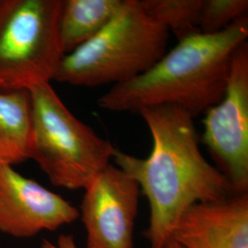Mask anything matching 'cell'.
<instances>
[{"label":"cell","instance_id":"obj_1","mask_svg":"<svg viewBox=\"0 0 248 248\" xmlns=\"http://www.w3.org/2000/svg\"><path fill=\"white\" fill-rule=\"evenodd\" d=\"M139 113L152 135L150 155L140 158L115 149L112 159L138 183L149 202L144 235L150 248H166L190 207L233 194L227 178L201 152L192 116L172 105L148 107Z\"/></svg>","mask_w":248,"mask_h":248},{"label":"cell","instance_id":"obj_2","mask_svg":"<svg viewBox=\"0 0 248 248\" xmlns=\"http://www.w3.org/2000/svg\"><path fill=\"white\" fill-rule=\"evenodd\" d=\"M248 37L245 16L219 32L182 38L149 70L112 86L98 98V107L139 112L148 107L172 105L194 118L223 98L232 54Z\"/></svg>","mask_w":248,"mask_h":248},{"label":"cell","instance_id":"obj_3","mask_svg":"<svg viewBox=\"0 0 248 248\" xmlns=\"http://www.w3.org/2000/svg\"><path fill=\"white\" fill-rule=\"evenodd\" d=\"M169 39V30L149 17L139 0H124L99 32L62 56L53 80L77 87L127 82L167 53Z\"/></svg>","mask_w":248,"mask_h":248},{"label":"cell","instance_id":"obj_4","mask_svg":"<svg viewBox=\"0 0 248 248\" xmlns=\"http://www.w3.org/2000/svg\"><path fill=\"white\" fill-rule=\"evenodd\" d=\"M34 160L53 186L85 189L112 159L115 147L63 104L51 83L30 90Z\"/></svg>","mask_w":248,"mask_h":248},{"label":"cell","instance_id":"obj_5","mask_svg":"<svg viewBox=\"0 0 248 248\" xmlns=\"http://www.w3.org/2000/svg\"><path fill=\"white\" fill-rule=\"evenodd\" d=\"M61 0L0 1V90L51 83L62 56Z\"/></svg>","mask_w":248,"mask_h":248},{"label":"cell","instance_id":"obj_6","mask_svg":"<svg viewBox=\"0 0 248 248\" xmlns=\"http://www.w3.org/2000/svg\"><path fill=\"white\" fill-rule=\"evenodd\" d=\"M202 142L233 195L248 190V44L232 54L223 98L208 108Z\"/></svg>","mask_w":248,"mask_h":248},{"label":"cell","instance_id":"obj_7","mask_svg":"<svg viewBox=\"0 0 248 248\" xmlns=\"http://www.w3.org/2000/svg\"><path fill=\"white\" fill-rule=\"evenodd\" d=\"M84 190L79 216L87 231L86 248H133L138 183L108 164Z\"/></svg>","mask_w":248,"mask_h":248},{"label":"cell","instance_id":"obj_8","mask_svg":"<svg viewBox=\"0 0 248 248\" xmlns=\"http://www.w3.org/2000/svg\"><path fill=\"white\" fill-rule=\"evenodd\" d=\"M79 218V210L62 197L0 166V232L18 238L55 231Z\"/></svg>","mask_w":248,"mask_h":248},{"label":"cell","instance_id":"obj_9","mask_svg":"<svg viewBox=\"0 0 248 248\" xmlns=\"http://www.w3.org/2000/svg\"><path fill=\"white\" fill-rule=\"evenodd\" d=\"M172 239L183 248H248V194L199 203L182 215Z\"/></svg>","mask_w":248,"mask_h":248},{"label":"cell","instance_id":"obj_10","mask_svg":"<svg viewBox=\"0 0 248 248\" xmlns=\"http://www.w3.org/2000/svg\"><path fill=\"white\" fill-rule=\"evenodd\" d=\"M32 103L28 90H0V166L30 159Z\"/></svg>","mask_w":248,"mask_h":248},{"label":"cell","instance_id":"obj_11","mask_svg":"<svg viewBox=\"0 0 248 248\" xmlns=\"http://www.w3.org/2000/svg\"><path fill=\"white\" fill-rule=\"evenodd\" d=\"M124 0H61L58 19L63 54L71 53L99 32L121 9Z\"/></svg>","mask_w":248,"mask_h":248},{"label":"cell","instance_id":"obj_12","mask_svg":"<svg viewBox=\"0 0 248 248\" xmlns=\"http://www.w3.org/2000/svg\"><path fill=\"white\" fill-rule=\"evenodd\" d=\"M144 12L177 40L198 32L203 0H139Z\"/></svg>","mask_w":248,"mask_h":248},{"label":"cell","instance_id":"obj_13","mask_svg":"<svg viewBox=\"0 0 248 248\" xmlns=\"http://www.w3.org/2000/svg\"><path fill=\"white\" fill-rule=\"evenodd\" d=\"M248 0H203L200 30L202 33H216L247 16Z\"/></svg>","mask_w":248,"mask_h":248},{"label":"cell","instance_id":"obj_14","mask_svg":"<svg viewBox=\"0 0 248 248\" xmlns=\"http://www.w3.org/2000/svg\"><path fill=\"white\" fill-rule=\"evenodd\" d=\"M41 248H78L71 234H61L56 243L44 240Z\"/></svg>","mask_w":248,"mask_h":248},{"label":"cell","instance_id":"obj_15","mask_svg":"<svg viewBox=\"0 0 248 248\" xmlns=\"http://www.w3.org/2000/svg\"><path fill=\"white\" fill-rule=\"evenodd\" d=\"M166 248H183L175 240L171 239L169 241V244L167 245Z\"/></svg>","mask_w":248,"mask_h":248}]
</instances>
